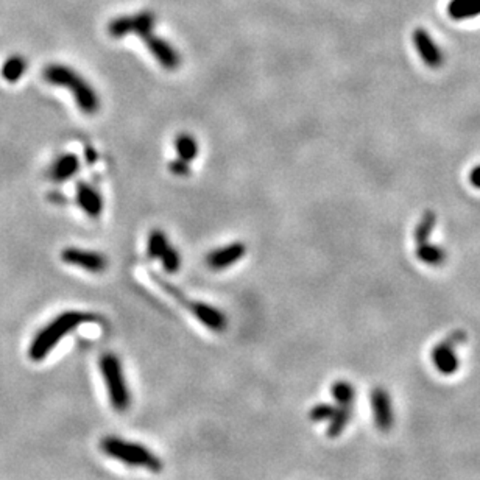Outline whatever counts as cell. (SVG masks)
<instances>
[{
    "mask_svg": "<svg viewBox=\"0 0 480 480\" xmlns=\"http://www.w3.org/2000/svg\"><path fill=\"white\" fill-rule=\"evenodd\" d=\"M92 320H96V317L86 312L69 311L60 314L58 317L50 321L47 326H44L42 329L36 334L35 338L31 340V345L28 348L30 359L35 360V362H40V360L46 359L50 354V351L61 342L62 337H66L67 334L77 329L78 326Z\"/></svg>",
    "mask_w": 480,
    "mask_h": 480,
    "instance_id": "cell-1",
    "label": "cell"
},
{
    "mask_svg": "<svg viewBox=\"0 0 480 480\" xmlns=\"http://www.w3.org/2000/svg\"><path fill=\"white\" fill-rule=\"evenodd\" d=\"M44 78L50 85L67 87L75 97L78 108L85 114H96L100 108V100L94 87L81 77L80 74L72 71L71 67L62 65H50L44 69Z\"/></svg>",
    "mask_w": 480,
    "mask_h": 480,
    "instance_id": "cell-2",
    "label": "cell"
},
{
    "mask_svg": "<svg viewBox=\"0 0 480 480\" xmlns=\"http://www.w3.org/2000/svg\"><path fill=\"white\" fill-rule=\"evenodd\" d=\"M100 449L108 457L119 460L126 466H132V468H144L151 472H160L162 470L161 458L148 447L135 443V441L108 435L100 441Z\"/></svg>",
    "mask_w": 480,
    "mask_h": 480,
    "instance_id": "cell-3",
    "label": "cell"
},
{
    "mask_svg": "<svg viewBox=\"0 0 480 480\" xmlns=\"http://www.w3.org/2000/svg\"><path fill=\"white\" fill-rule=\"evenodd\" d=\"M100 371H102L103 381L108 390L110 402L117 412H125L131 406V393L126 382L122 363L116 354H103L100 359Z\"/></svg>",
    "mask_w": 480,
    "mask_h": 480,
    "instance_id": "cell-4",
    "label": "cell"
},
{
    "mask_svg": "<svg viewBox=\"0 0 480 480\" xmlns=\"http://www.w3.org/2000/svg\"><path fill=\"white\" fill-rule=\"evenodd\" d=\"M466 340L463 331H454L443 342L435 346L432 351V360L437 370L443 375H452L458 368V359L456 354V346L462 345Z\"/></svg>",
    "mask_w": 480,
    "mask_h": 480,
    "instance_id": "cell-5",
    "label": "cell"
},
{
    "mask_svg": "<svg viewBox=\"0 0 480 480\" xmlns=\"http://www.w3.org/2000/svg\"><path fill=\"white\" fill-rule=\"evenodd\" d=\"M61 259L69 265L80 267L86 271H91V273H100V271H105L108 267V259L102 252L74 248V246L62 250Z\"/></svg>",
    "mask_w": 480,
    "mask_h": 480,
    "instance_id": "cell-6",
    "label": "cell"
},
{
    "mask_svg": "<svg viewBox=\"0 0 480 480\" xmlns=\"http://www.w3.org/2000/svg\"><path fill=\"white\" fill-rule=\"evenodd\" d=\"M145 46L148 47L150 53L155 56V60L160 62L161 67L167 69V71H175L180 67L181 56L178 50L172 47V44H169L166 40L156 36L155 33H148L147 36L142 37Z\"/></svg>",
    "mask_w": 480,
    "mask_h": 480,
    "instance_id": "cell-7",
    "label": "cell"
},
{
    "mask_svg": "<svg viewBox=\"0 0 480 480\" xmlns=\"http://www.w3.org/2000/svg\"><path fill=\"white\" fill-rule=\"evenodd\" d=\"M413 44L416 50H418V53L421 56V60L426 62V66H429L431 69H438L443 66L445 56L443 52H441V49L435 44V41L432 40V36L429 35V31L425 28H416L413 31Z\"/></svg>",
    "mask_w": 480,
    "mask_h": 480,
    "instance_id": "cell-8",
    "label": "cell"
},
{
    "mask_svg": "<svg viewBox=\"0 0 480 480\" xmlns=\"http://www.w3.org/2000/svg\"><path fill=\"white\" fill-rule=\"evenodd\" d=\"M371 409L376 426L384 432L390 431L393 427L395 415L393 407H391L390 395L384 388L377 387L371 391Z\"/></svg>",
    "mask_w": 480,
    "mask_h": 480,
    "instance_id": "cell-9",
    "label": "cell"
},
{
    "mask_svg": "<svg viewBox=\"0 0 480 480\" xmlns=\"http://www.w3.org/2000/svg\"><path fill=\"white\" fill-rule=\"evenodd\" d=\"M246 248L242 242H234L230 245H225L222 248H217L211 251L206 257L207 267L212 270H223L231 267L232 264H236L245 256Z\"/></svg>",
    "mask_w": 480,
    "mask_h": 480,
    "instance_id": "cell-10",
    "label": "cell"
},
{
    "mask_svg": "<svg viewBox=\"0 0 480 480\" xmlns=\"http://www.w3.org/2000/svg\"><path fill=\"white\" fill-rule=\"evenodd\" d=\"M187 307H191V311L197 317V320L201 321L206 327H209L211 331H225L228 320H226L223 312L218 311L217 307L205 305V302H187Z\"/></svg>",
    "mask_w": 480,
    "mask_h": 480,
    "instance_id": "cell-11",
    "label": "cell"
},
{
    "mask_svg": "<svg viewBox=\"0 0 480 480\" xmlns=\"http://www.w3.org/2000/svg\"><path fill=\"white\" fill-rule=\"evenodd\" d=\"M77 203L91 218L100 217L103 211V200L96 189L87 182H78L77 186Z\"/></svg>",
    "mask_w": 480,
    "mask_h": 480,
    "instance_id": "cell-12",
    "label": "cell"
},
{
    "mask_svg": "<svg viewBox=\"0 0 480 480\" xmlns=\"http://www.w3.org/2000/svg\"><path fill=\"white\" fill-rule=\"evenodd\" d=\"M78 170H80V161L77 156L72 153L62 155L55 161L52 169H50V180L55 182L67 181L71 180Z\"/></svg>",
    "mask_w": 480,
    "mask_h": 480,
    "instance_id": "cell-13",
    "label": "cell"
},
{
    "mask_svg": "<svg viewBox=\"0 0 480 480\" xmlns=\"http://www.w3.org/2000/svg\"><path fill=\"white\" fill-rule=\"evenodd\" d=\"M447 15L454 21H466L480 16V0H451L447 3Z\"/></svg>",
    "mask_w": 480,
    "mask_h": 480,
    "instance_id": "cell-14",
    "label": "cell"
},
{
    "mask_svg": "<svg viewBox=\"0 0 480 480\" xmlns=\"http://www.w3.org/2000/svg\"><path fill=\"white\" fill-rule=\"evenodd\" d=\"M416 257L420 259L421 262H425L431 267H440L446 262V251L441 248L440 245H434L431 242H427L425 245L416 246Z\"/></svg>",
    "mask_w": 480,
    "mask_h": 480,
    "instance_id": "cell-15",
    "label": "cell"
},
{
    "mask_svg": "<svg viewBox=\"0 0 480 480\" xmlns=\"http://www.w3.org/2000/svg\"><path fill=\"white\" fill-rule=\"evenodd\" d=\"M435 223H437V214L434 211H426L422 214L421 220L416 225L415 232H413V239L416 246L425 245L429 242V239H431L432 231L435 228Z\"/></svg>",
    "mask_w": 480,
    "mask_h": 480,
    "instance_id": "cell-16",
    "label": "cell"
},
{
    "mask_svg": "<svg viewBox=\"0 0 480 480\" xmlns=\"http://www.w3.org/2000/svg\"><path fill=\"white\" fill-rule=\"evenodd\" d=\"M175 148L178 151L180 160L192 162L198 155V144L192 135L181 132L175 139Z\"/></svg>",
    "mask_w": 480,
    "mask_h": 480,
    "instance_id": "cell-17",
    "label": "cell"
},
{
    "mask_svg": "<svg viewBox=\"0 0 480 480\" xmlns=\"http://www.w3.org/2000/svg\"><path fill=\"white\" fill-rule=\"evenodd\" d=\"M25 71H27V61L21 55H12L3 62L2 77L10 83H16V81L21 80Z\"/></svg>",
    "mask_w": 480,
    "mask_h": 480,
    "instance_id": "cell-18",
    "label": "cell"
},
{
    "mask_svg": "<svg viewBox=\"0 0 480 480\" xmlns=\"http://www.w3.org/2000/svg\"><path fill=\"white\" fill-rule=\"evenodd\" d=\"M156 24V17L151 11H141L137 15L131 16V33L137 35L139 37L147 36L148 33H153Z\"/></svg>",
    "mask_w": 480,
    "mask_h": 480,
    "instance_id": "cell-19",
    "label": "cell"
},
{
    "mask_svg": "<svg viewBox=\"0 0 480 480\" xmlns=\"http://www.w3.org/2000/svg\"><path fill=\"white\" fill-rule=\"evenodd\" d=\"M351 416V406H338V409H336V412L331 416V425L327 427V435H329L331 438L338 437V435L345 431V427L348 426Z\"/></svg>",
    "mask_w": 480,
    "mask_h": 480,
    "instance_id": "cell-20",
    "label": "cell"
},
{
    "mask_svg": "<svg viewBox=\"0 0 480 480\" xmlns=\"http://www.w3.org/2000/svg\"><path fill=\"white\" fill-rule=\"evenodd\" d=\"M167 246H169V240H167L166 232H162L161 230H155L150 232L148 240H147L148 257L160 259Z\"/></svg>",
    "mask_w": 480,
    "mask_h": 480,
    "instance_id": "cell-21",
    "label": "cell"
},
{
    "mask_svg": "<svg viewBox=\"0 0 480 480\" xmlns=\"http://www.w3.org/2000/svg\"><path fill=\"white\" fill-rule=\"evenodd\" d=\"M331 393L338 406H351L354 401V387L346 381H337L334 384Z\"/></svg>",
    "mask_w": 480,
    "mask_h": 480,
    "instance_id": "cell-22",
    "label": "cell"
},
{
    "mask_svg": "<svg viewBox=\"0 0 480 480\" xmlns=\"http://www.w3.org/2000/svg\"><path fill=\"white\" fill-rule=\"evenodd\" d=\"M110 36L120 40L126 35H131V16H119L108 24Z\"/></svg>",
    "mask_w": 480,
    "mask_h": 480,
    "instance_id": "cell-23",
    "label": "cell"
},
{
    "mask_svg": "<svg viewBox=\"0 0 480 480\" xmlns=\"http://www.w3.org/2000/svg\"><path fill=\"white\" fill-rule=\"evenodd\" d=\"M160 259L162 261L164 270L169 271V273H176V271H178L180 267H181L180 252H178V250H175L170 243H169L167 248L164 250V252H162Z\"/></svg>",
    "mask_w": 480,
    "mask_h": 480,
    "instance_id": "cell-24",
    "label": "cell"
},
{
    "mask_svg": "<svg viewBox=\"0 0 480 480\" xmlns=\"http://www.w3.org/2000/svg\"><path fill=\"white\" fill-rule=\"evenodd\" d=\"M336 412V409H334L331 404H318V406H315L311 413H309V418L312 421H326L331 420V416Z\"/></svg>",
    "mask_w": 480,
    "mask_h": 480,
    "instance_id": "cell-25",
    "label": "cell"
},
{
    "mask_svg": "<svg viewBox=\"0 0 480 480\" xmlns=\"http://www.w3.org/2000/svg\"><path fill=\"white\" fill-rule=\"evenodd\" d=\"M170 172L176 176H187L191 173V162H187L185 160H173L170 162Z\"/></svg>",
    "mask_w": 480,
    "mask_h": 480,
    "instance_id": "cell-26",
    "label": "cell"
},
{
    "mask_svg": "<svg viewBox=\"0 0 480 480\" xmlns=\"http://www.w3.org/2000/svg\"><path fill=\"white\" fill-rule=\"evenodd\" d=\"M470 181H471V185L480 189V166L474 167L471 170V173H470Z\"/></svg>",
    "mask_w": 480,
    "mask_h": 480,
    "instance_id": "cell-27",
    "label": "cell"
},
{
    "mask_svg": "<svg viewBox=\"0 0 480 480\" xmlns=\"http://www.w3.org/2000/svg\"><path fill=\"white\" fill-rule=\"evenodd\" d=\"M85 156H86V161L89 162V164H94V162L97 161V153H96V150H94L92 147H86Z\"/></svg>",
    "mask_w": 480,
    "mask_h": 480,
    "instance_id": "cell-28",
    "label": "cell"
}]
</instances>
